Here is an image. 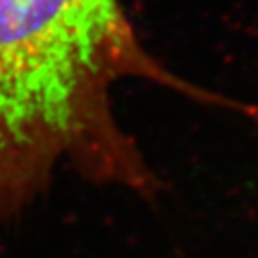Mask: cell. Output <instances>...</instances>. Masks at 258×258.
Returning <instances> with one entry per match:
<instances>
[{"mask_svg":"<svg viewBox=\"0 0 258 258\" xmlns=\"http://www.w3.org/2000/svg\"><path fill=\"white\" fill-rule=\"evenodd\" d=\"M149 81L258 127V104L170 72L120 0H0V228L45 196L57 167L144 201L160 174L118 122L115 86Z\"/></svg>","mask_w":258,"mask_h":258,"instance_id":"cell-1","label":"cell"}]
</instances>
